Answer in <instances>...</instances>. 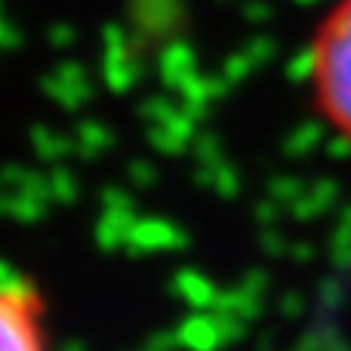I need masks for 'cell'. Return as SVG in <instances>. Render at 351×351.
Returning <instances> with one entry per match:
<instances>
[{
    "mask_svg": "<svg viewBox=\"0 0 351 351\" xmlns=\"http://www.w3.org/2000/svg\"><path fill=\"white\" fill-rule=\"evenodd\" d=\"M308 59L317 111L351 142V0H339L327 12L311 40Z\"/></svg>",
    "mask_w": 351,
    "mask_h": 351,
    "instance_id": "obj_1",
    "label": "cell"
},
{
    "mask_svg": "<svg viewBox=\"0 0 351 351\" xmlns=\"http://www.w3.org/2000/svg\"><path fill=\"white\" fill-rule=\"evenodd\" d=\"M0 351H49L47 299L34 280L0 268Z\"/></svg>",
    "mask_w": 351,
    "mask_h": 351,
    "instance_id": "obj_2",
    "label": "cell"
}]
</instances>
